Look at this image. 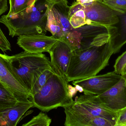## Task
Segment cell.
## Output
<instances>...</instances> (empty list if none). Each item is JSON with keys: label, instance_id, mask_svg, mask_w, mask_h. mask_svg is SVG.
Wrapping results in <instances>:
<instances>
[{"label": "cell", "instance_id": "obj_20", "mask_svg": "<svg viewBox=\"0 0 126 126\" xmlns=\"http://www.w3.org/2000/svg\"><path fill=\"white\" fill-rule=\"evenodd\" d=\"M51 122V119L41 111L38 115L33 117L31 120L23 124L22 126H49Z\"/></svg>", "mask_w": 126, "mask_h": 126}, {"label": "cell", "instance_id": "obj_21", "mask_svg": "<svg viewBox=\"0 0 126 126\" xmlns=\"http://www.w3.org/2000/svg\"><path fill=\"white\" fill-rule=\"evenodd\" d=\"M69 19L71 26L75 29L87 24L86 15L83 9L79 10L76 12Z\"/></svg>", "mask_w": 126, "mask_h": 126}, {"label": "cell", "instance_id": "obj_1", "mask_svg": "<svg viewBox=\"0 0 126 126\" xmlns=\"http://www.w3.org/2000/svg\"><path fill=\"white\" fill-rule=\"evenodd\" d=\"M52 4L45 0H37L17 14L2 16L0 23L6 27L12 37L22 35H46L47 16Z\"/></svg>", "mask_w": 126, "mask_h": 126}, {"label": "cell", "instance_id": "obj_29", "mask_svg": "<svg viewBox=\"0 0 126 126\" xmlns=\"http://www.w3.org/2000/svg\"><path fill=\"white\" fill-rule=\"evenodd\" d=\"M76 0L77 2L79 3L84 4L87 3L94 1L95 0Z\"/></svg>", "mask_w": 126, "mask_h": 126}, {"label": "cell", "instance_id": "obj_27", "mask_svg": "<svg viewBox=\"0 0 126 126\" xmlns=\"http://www.w3.org/2000/svg\"><path fill=\"white\" fill-rule=\"evenodd\" d=\"M67 90L68 94L71 98H73V97H74L77 94V92L78 91L75 87H73L70 84H68L67 85Z\"/></svg>", "mask_w": 126, "mask_h": 126}, {"label": "cell", "instance_id": "obj_14", "mask_svg": "<svg viewBox=\"0 0 126 126\" xmlns=\"http://www.w3.org/2000/svg\"><path fill=\"white\" fill-rule=\"evenodd\" d=\"M66 115L65 126H115L114 123L100 117L80 113L63 107Z\"/></svg>", "mask_w": 126, "mask_h": 126}, {"label": "cell", "instance_id": "obj_2", "mask_svg": "<svg viewBox=\"0 0 126 126\" xmlns=\"http://www.w3.org/2000/svg\"><path fill=\"white\" fill-rule=\"evenodd\" d=\"M113 54L109 42L73 51L66 76L67 82L97 75L108 66Z\"/></svg>", "mask_w": 126, "mask_h": 126}, {"label": "cell", "instance_id": "obj_12", "mask_svg": "<svg viewBox=\"0 0 126 126\" xmlns=\"http://www.w3.org/2000/svg\"><path fill=\"white\" fill-rule=\"evenodd\" d=\"M72 52L70 45L64 39H60L51 48L48 52L50 63L56 74L66 77Z\"/></svg>", "mask_w": 126, "mask_h": 126}, {"label": "cell", "instance_id": "obj_32", "mask_svg": "<svg viewBox=\"0 0 126 126\" xmlns=\"http://www.w3.org/2000/svg\"><path fill=\"white\" fill-rule=\"evenodd\" d=\"M103 1H106L108 0H103Z\"/></svg>", "mask_w": 126, "mask_h": 126}, {"label": "cell", "instance_id": "obj_28", "mask_svg": "<svg viewBox=\"0 0 126 126\" xmlns=\"http://www.w3.org/2000/svg\"><path fill=\"white\" fill-rule=\"evenodd\" d=\"M50 3H63L66 4H67V0H45Z\"/></svg>", "mask_w": 126, "mask_h": 126}, {"label": "cell", "instance_id": "obj_19", "mask_svg": "<svg viewBox=\"0 0 126 126\" xmlns=\"http://www.w3.org/2000/svg\"><path fill=\"white\" fill-rule=\"evenodd\" d=\"M55 73V72L52 69H48L45 70L32 86L30 91L31 97L40 91L45 86L49 77Z\"/></svg>", "mask_w": 126, "mask_h": 126}, {"label": "cell", "instance_id": "obj_31", "mask_svg": "<svg viewBox=\"0 0 126 126\" xmlns=\"http://www.w3.org/2000/svg\"><path fill=\"white\" fill-rule=\"evenodd\" d=\"M123 75V76L126 75V68L125 69V70H124V72Z\"/></svg>", "mask_w": 126, "mask_h": 126}, {"label": "cell", "instance_id": "obj_22", "mask_svg": "<svg viewBox=\"0 0 126 126\" xmlns=\"http://www.w3.org/2000/svg\"><path fill=\"white\" fill-rule=\"evenodd\" d=\"M103 1L116 12L121 13H126V0H108Z\"/></svg>", "mask_w": 126, "mask_h": 126}, {"label": "cell", "instance_id": "obj_10", "mask_svg": "<svg viewBox=\"0 0 126 126\" xmlns=\"http://www.w3.org/2000/svg\"><path fill=\"white\" fill-rule=\"evenodd\" d=\"M123 76L114 71L104 74L74 81H72V84H78L82 87L84 94L99 95L115 86Z\"/></svg>", "mask_w": 126, "mask_h": 126}, {"label": "cell", "instance_id": "obj_4", "mask_svg": "<svg viewBox=\"0 0 126 126\" xmlns=\"http://www.w3.org/2000/svg\"><path fill=\"white\" fill-rule=\"evenodd\" d=\"M10 59L13 70L30 93L41 73L47 69H52L48 58L43 53L24 51L10 56Z\"/></svg>", "mask_w": 126, "mask_h": 126}, {"label": "cell", "instance_id": "obj_24", "mask_svg": "<svg viewBox=\"0 0 126 126\" xmlns=\"http://www.w3.org/2000/svg\"><path fill=\"white\" fill-rule=\"evenodd\" d=\"M0 49L2 52L11 51V46L0 27Z\"/></svg>", "mask_w": 126, "mask_h": 126}, {"label": "cell", "instance_id": "obj_5", "mask_svg": "<svg viewBox=\"0 0 126 126\" xmlns=\"http://www.w3.org/2000/svg\"><path fill=\"white\" fill-rule=\"evenodd\" d=\"M110 36L108 28L102 25L86 24L73 28L65 37L73 52L85 49L109 42Z\"/></svg>", "mask_w": 126, "mask_h": 126}, {"label": "cell", "instance_id": "obj_25", "mask_svg": "<svg viewBox=\"0 0 126 126\" xmlns=\"http://www.w3.org/2000/svg\"><path fill=\"white\" fill-rule=\"evenodd\" d=\"M117 120L115 126H124L126 123V107L117 112Z\"/></svg>", "mask_w": 126, "mask_h": 126}, {"label": "cell", "instance_id": "obj_13", "mask_svg": "<svg viewBox=\"0 0 126 126\" xmlns=\"http://www.w3.org/2000/svg\"><path fill=\"white\" fill-rule=\"evenodd\" d=\"M60 39L46 35H22L18 36L17 44L24 51L32 53H48Z\"/></svg>", "mask_w": 126, "mask_h": 126}, {"label": "cell", "instance_id": "obj_26", "mask_svg": "<svg viewBox=\"0 0 126 126\" xmlns=\"http://www.w3.org/2000/svg\"><path fill=\"white\" fill-rule=\"evenodd\" d=\"M8 9L7 0H0V16L6 12Z\"/></svg>", "mask_w": 126, "mask_h": 126}, {"label": "cell", "instance_id": "obj_15", "mask_svg": "<svg viewBox=\"0 0 126 126\" xmlns=\"http://www.w3.org/2000/svg\"><path fill=\"white\" fill-rule=\"evenodd\" d=\"M118 21L108 28L109 43L113 54L117 53L126 43V13L118 12Z\"/></svg>", "mask_w": 126, "mask_h": 126}, {"label": "cell", "instance_id": "obj_23", "mask_svg": "<svg viewBox=\"0 0 126 126\" xmlns=\"http://www.w3.org/2000/svg\"><path fill=\"white\" fill-rule=\"evenodd\" d=\"M114 72L123 75L126 68V51L118 57L114 66Z\"/></svg>", "mask_w": 126, "mask_h": 126}, {"label": "cell", "instance_id": "obj_33", "mask_svg": "<svg viewBox=\"0 0 126 126\" xmlns=\"http://www.w3.org/2000/svg\"><path fill=\"white\" fill-rule=\"evenodd\" d=\"M124 126H126V124H125V125H124Z\"/></svg>", "mask_w": 126, "mask_h": 126}, {"label": "cell", "instance_id": "obj_7", "mask_svg": "<svg viewBox=\"0 0 126 126\" xmlns=\"http://www.w3.org/2000/svg\"><path fill=\"white\" fill-rule=\"evenodd\" d=\"M10 57L0 53V81L12 92L18 101H29L30 93L13 70Z\"/></svg>", "mask_w": 126, "mask_h": 126}, {"label": "cell", "instance_id": "obj_30", "mask_svg": "<svg viewBox=\"0 0 126 126\" xmlns=\"http://www.w3.org/2000/svg\"><path fill=\"white\" fill-rule=\"evenodd\" d=\"M76 89L79 92L81 93V92H83V87L81 86H79V85H78V84H75V85H74Z\"/></svg>", "mask_w": 126, "mask_h": 126}, {"label": "cell", "instance_id": "obj_16", "mask_svg": "<svg viewBox=\"0 0 126 126\" xmlns=\"http://www.w3.org/2000/svg\"><path fill=\"white\" fill-rule=\"evenodd\" d=\"M34 107L32 102L18 101L14 106L0 112V126H16L29 109Z\"/></svg>", "mask_w": 126, "mask_h": 126}, {"label": "cell", "instance_id": "obj_6", "mask_svg": "<svg viewBox=\"0 0 126 126\" xmlns=\"http://www.w3.org/2000/svg\"><path fill=\"white\" fill-rule=\"evenodd\" d=\"M70 6L61 2L52 4L47 16L46 30L59 39L64 38L73 27L70 23Z\"/></svg>", "mask_w": 126, "mask_h": 126}, {"label": "cell", "instance_id": "obj_11", "mask_svg": "<svg viewBox=\"0 0 126 126\" xmlns=\"http://www.w3.org/2000/svg\"><path fill=\"white\" fill-rule=\"evenodd\" d=\"M65 107L80 113L104 118L114 123L116 126L117 120V112L108 109L95 102L90 94H84L77 96L72 104Z\"/></svg>", "mask_w": 126, "mask_h": 126}, {"label": "cell", "instance_id": "obj_34", "mask_svg": "<svg viewBox=\"0 0 126 126\" xmlns=\"http://www.w3.org/2000/svg\"></svg>", "mask_w": 126, "mask_h": 126}, {"label": "cell", "instance_id": "obj_8", "mask_svg": "<svg viewBox=\"0 0 126 126\" xmlns=\"http://www.w3.org/2000/svg\"><path fill=\"white\" fill-rule=\"evenodd\" d=\"M87 24L102 25L107 28L118 21V12L107 6L103 0H95L82 4Z\"/></svg>", "mask_w": 126, "mask_h": 126}, {"label": "cell", "instance_id": "obj_9", "mask_svg": "<svg viewBox=\"0 0 126 126\" xmlns=\"http://www.w3.org/2000/svg\"><path fill=\"white\" fill-rule=\"evenodd\" d=\"M90 95L95 102L117 113L126 107V75L123 76L117 83L103 94L97 95Z\"/></svg>", "mask_w": 126, "mask_h": 126}, {"label": "cell", "instance_id": "obj_3", "mask_svg": "<svg viewBox=\"0 0 126 126\" xmlns=\"http://www.w3.org/2000/svg\"><path fill=\"white\" fill-rule=\"evenodd\" d=\"M68 83L66 77L54 73L42 89L32 95L30 100L33 103L34 107L43 112L69 106L74 100L68 94Z\"/></svg>", "mask_w": 126, "mask_h": 126}, {"label": "cell", "instance_id": "obj_17", "mask_svg": "<svg viewBox=\"0 0 126 126\" xmlns=\"http://www.w3.org/2000/svg\"><path fill=\"white\" fill-rule=\"evenodd\" d=\"M18 101L12 92L0 81V112L14 106Z\"/></svg>", "mask_w": 126, "mask_h": 126}, {"label": "cell", "instance_id": "obj_18", "mask_svg": "<svg viewBox=\"0 0 126 126\" xmlns=\"http://www.w3.org/2000/svg\"><path fill=\"white\" fill-rule=\"evenodd\" d=\"M37 0H9L10 10L7 15L17 14L34 4Z\"/></svg>", "mask_w": 126, "mask_h": 126}]
</instances>
